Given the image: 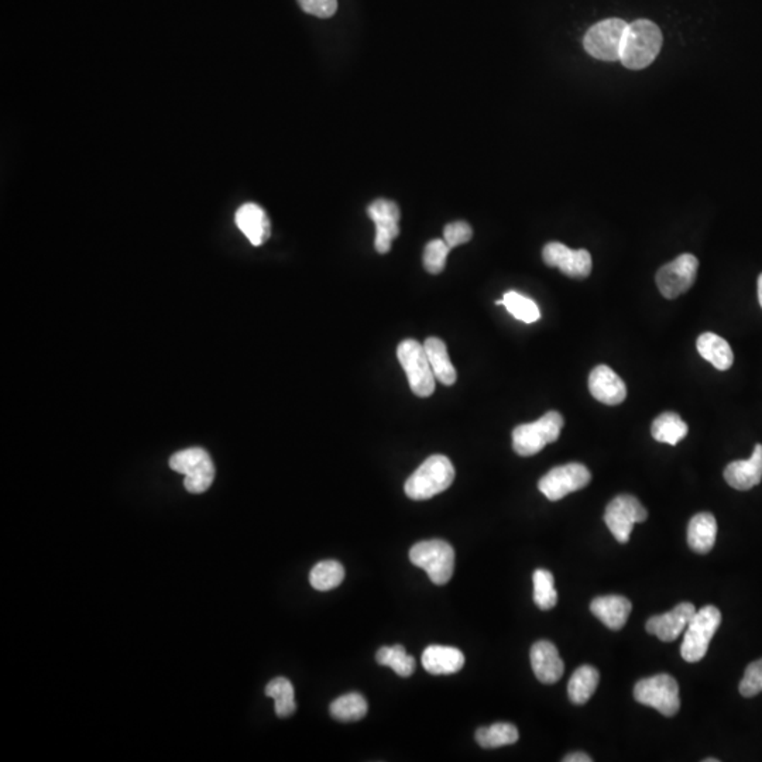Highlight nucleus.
Listing matches in <instances>:
<instances>
[{
  "label": "nucleus",
  "mask_w": 762,
  "mask_h": 762,
  "mask_svg": "<svg viewBox=\"0 0 762 762\" xmlns=\"http://www.w3.org/2000/svg\"><path fill=\"white\" fill-rule=\"evenodd\" d=\"M591 470L582 463H567L557 466L543 476L538 483V489L551 501L564 499L570 493L584 489L591 483Z\"/></svg>",
  "instance_id": "obj_11"
},
{
  "label": "nucleus",
  "mask_w": 762,
  "mask_h": 762,
  "mask_svg": "<svg viewBox=\"0 0 762 762\" xmlns=\"http://www.w3.org/2000/svg\"><path fill=\"white\" fill-rule=\"evenodd\" d=\"M627 28L628 24L621 19H608L594 24L584 36V48L597 60L617 62Z\"/></svg>",
  "instance_id": "obj_9"
},
{
  "label": "nucleus",
  "mask_w": 762,
  "mask_h": 762,
  "mask_svg": "<svg viewBox=\"0 0 762 762\" xmlns=\"http://www.w3.org/2000/svg\"><path fill=\"white\" fill-rule=\"evenodd\" d=\"M758 301L759 305H761L762 308V273L761 276L758 277Z\"/></svg>",
  "instance_id": "obj_39"
},
{
  "label": "nucleus",
  "mask_w": 762,
  "mask_h": 762,
  "mask_svg": "<svg viewBox=\"0 0 762 762\" xmlns=\"http://www.w3.org/2000/svg\"><path fill=\"white\" fill-rule=\"evenodd\" d=\"M565 762H592L593 759L591 757L584 754V752H575V754H569V756L565 757Z\"/></svg>",
  "instance_id": "obj_38"
},
{
  "label": "nucleus",
  "mask_w": 762,
  "mask_h": 762,
  "mask_svg": "<svg viewBox=\"0 0 762 762\" xmlns=\"http://www.w3.org/2000/svg\"><path fill=\"white\" fill-rule=\"evenodd\" d=\"M369 706L365 696L360 693H348L332 701L329 712L339 722H358L368 715Z\"/></svg>",
  "instance_id": "obj_28"
},
{
  "label": "nucleus",
  "mask_w": 762,
  "mask_h": 762,
  "mask_svg": "<svg viewBox=\"0 0 762 762\" xmlns=\"http://www.w3.org/2000/svg\"><path fill=\"white\" fill-rule=\"evenodd\" d=\"M424 348H426L429 365H431L436 380L441 381L445 385H455L458 376H456L452 361L449 359L448 349H446L443 341H441L439 337H428L424 344Z\"/></svg>",
  "instance_id": "obj_24"
},
{
  "label": "nucleus",
  "mask_w": 762,
  "mask_h": 762,
  "mask_svg": "<svg viewBox=\"0 0 762 762\" xmlns=\"http://www.w3.org/2000/svg\"><path fill=\"white\" fill-rule=\"evenodd\" d=\"M543 259L550 267H558L570 278H586L592 273V256L587 250H572L559 242L543 247Z\"/></svg>",
  "instance_id": "obj_13"
},
{
  "label": "nucleus",
  "mask_w": 762,
  "mask_h": 762,
  "mask_svg": "<svg viewBox=\"0 0 762 762\" xmlns=\"http://www.w3.org/2000/svg\"><path fill=\"white\" fill-rule=\"evenodd\" d=\"M600 681L599 671L591 665H582L572 675L567 683V695L575 705H584L591 700Z\"/></svg>",
  "instance_id": "obj_25"
},
{
  "label": "nucleus",
  "mask_w": 762,
  "mask_h": 762,
  "mask_svg": "<svg viewBox=\"0 0 762 762\" xmlns=\"http://www.w3.org/2000/svg\"><path fill=\"white\" fill-rule=\"evenodd\" d=\"M564 417L558 411H550L538 421L523 424L514 428L513 448L519 456H534L545 446L557 443L564 428Z\"/></svg>",
  "instance_id": "obj_3"
},
{
  "label": "nucleus",
  "mask_w": 762,
  "mask_h": 762,
  "mask_svg": "<svg viewBox=\"0 0 762 762\" xmlns=\"http://www.w3.org/2000/svg\"><path fill=\"white\" fill-rule=\"evenodd\" d=\"M589 390L597 402L606 405H617L627 397V387L620 376L609 366H597L589 376Z\"/></svg>",
  "instance_id": "obj_17"
},
{
  "label": "nucleus",
  "mask_w": 762,
  "mask_h": 762,
  "mask_svg": "<svg viewBox=\"0 0 762 762\" xmlns=\"http://www.w3.org/2000/svg\"><path fill=\"white\" fill-rule=\"evenodd\" d=\"M410 560L428 574L432 584L443 586L455 570V551L443 540L421 541L410 550Z\"/></svg>",
  "instance_id": "obj_4"
},
{
  "label": "nucleus",
  "mask_w": 762,
  "mask_h": 762,
  "mask_svg": "<svg viewBox=\"0 0 762 762\" xmlns=\"http://www.w3.org/2000/svg\"><path fill=\"white\" fill-rule=\"evenodd\" d=\"M235 220L237 228L244 232V236L253 246H261L270 237V219L263 208L256 203H244L240 206Z\"/></svg>",
  "instance_id": "obj_19"
},
{
  "label": "nucleus",
  "mask_w": 762,
  "mask_h": 762,
  "mask_svg": "<svg viewBox=\"0 0 762 762\" xmlns=\"http://www.w3.org/2000/svg\"><path fill=\"white\" fill-rule=\"evenodd\" d=\"M696 613V608L692 603H681L669 613L654 616L647 621L648 633L664 641L672 642L686 630L689 621Z\"/></svg>",
  "instance_id": "obj_15"
},
{
  "label": "nucleus",
  "mask_w": 762,
  "mask_h": 762,
  "mask_svg": "<svg viewBox=\"0 0 762 762\" xmlns=\"http://www.w3.org/2000/svg\"><path fill=\"white\" fill-rule=\"evenodd\" d=\"M368 215L376 225L375 247L378 253L385 254L392 249L393 240L400 235V210L397 203L388 199H376L368 208Z\"/></svg>",
  "instance_id": "obj_14"
},
{
  "label": "nucleus",
  "mask_w": 762,
  "mask_h": 762,
  "mask_svg": "<svg viewBox=\"0 0 762 762\" xmlns=\"http://www.w3.org/2000/svg\"><path fill=\"white\" fill-rule=\"evenodd\" d=\"M301 9L312 16L327 19L337 11V0H298Z\"/></svg>",
  "instance_id": "obj_37"
},
{
  "label": "nucleus",
  "mask_w": 762,
  "mask_h": 762,
  "mask_svg": "<svg viewBox=\"0 0 762 762\" xmlns=\"http://www.w3.org/2000/svg\"><path fill=\"white\" fill-rule=\"evenodd\" d=\"M455 479V468L446 456L434 455L405 482V494L411 500H429L445 492Z\"/></svg>",
  "instance_id": "obj_2"
},
{
  "label": "nucleus",
  "mask_w": 762,
  "mask_h": 762,
  "mask_svg": "<svg viewBox=\"0 0 762 762\" xmlns=\"http://www.w3.org/2000/svg\"><path fill=\"white\" fill-rule=\"evenodd\" d=\"M720 625L722 613L715 606H705L700 610H696L685 630L681 647L682 658L689 664L701 661Z\"/></svg>",
  "instance_id": "obj_5"
},
{
  "label": "nucleus",
  "mask_w": 762,
  "mask_h": 762,
  "mask_svg": "<svg viewBox=\"0 0 762 762\" xmlns=\"http://www.w3.org/2000/svg\"><path fill=\"white\" fill-rule=\"evenodd\" d=\"M534 601L541 610H551L558 603L553 575L547 569H536L534 572Z\"/></svg>",
  "instance_id": "obj_33"
},
{
  "label": "nucleus",
  "mask_w": 762,
  "mask_h": 762,
  "mask_svg": "<svg viewBox=\"0 0 762 762\" xmlns=\"http://www.w3.org/2000/svg\"><path fill=\"white\" fill-rule=\"evenodd\" d=\"M496 304L504 305L509 314L526 324H534L536 320H540L541 311L538 305L531 298L524 297L517 291H509L504 294L503 300L497 301Z\"/></svg>",
  "instance_id": "obj_31"
},
{
  "label": "nucleus",
  "mask_w": 762,
  "mask_h": 762,
  "mask_svg": "<svg viewBox=\"0 0 762 762\" xmlns=\"http://www.w3.org/2000/svg\"><path fill=\"white\" fill-rule=\"evenodd\" d=\"M740 693L744 698H754L762 692V658L747 667L744 678L740 682Z\"/></svg>",
  "instance_id": "obj_35"
},
{
  "label": "nucleus",
  "mask_w": 762,
  "mask_h": 762,
  "mask_svg": "<svg viewBox=\"0 0 762 762\" xmlns=\"http://www.w3.org/2000/svg\"><path fill=\"white\" fill-rule=\"evenodd\" d=\"M266 695L274 699V708H276V715L278 717H290L297 710L294 686L287 678L280 676V678L273 679L267 685Z\"/></svg>",
  "instance_id": "obj_29"
},
{
  "label": "nucleus",
  "mask_w": 762,
  "mask_h": 762,
  "mask_svg": "<svg viewBox=\"0 0 762 762\" xmlns=\"http://www.w3.org/2000/svg\"><path fill=\"white\" fill-rule=\"evenodd\" d=\"M698 269L699 261L693 254H681L658 270L655 277L658 288L665 298L674 300L693 286Z\"/></svg>",
  "instance_id": "obj_12"
},
{
  "label": "nucleus",
  "mask_w": 762,
  "mask_h": 762,
  "mask_svg": "<svg viewBox=\"0 0 762 762\" xmlns=\"http://www.w3.org/2000/svg\"><path fill=\"white\" fill-rule=\"evenodd\" d=\"M648 513L644 506L631 494H620L609 503L604 523L620 543H628L635 524L644 523Z\"/></svg>",
  "instance_id": "obj_10"
},
{
  "label": "nucleus",
  "mask_w": 762,
  "mask_h": 762,
  "mask_svg": "<svg viewBox=\"0 0 762 762\" xmlns=\"http://www.w3.org/2000/svg\"><path fill=\"white\" fill-rule=\"evenodd\" d=\"M698 352L701 358L712 363L717 370H729L734 363V353L730 348L729 342L712 332L700 335L696 342Z\"/></svg>",
  "instance_id": "obj_23"
},
{
  "label": "nucleus",
  "mask_w": 762,
  "mask_h": 762,
  "mask_svg": "<svg viewBox=\"0 0 762 762\" xmlns=\"http://www.w3.org/2000/svg\"><path fill=\"white\" fill-rule=\"evenodd\" d=\"M397 358L415 395L426 398L435 392L436 378L429 365L424 344L414 339H405L398 344Z\"/></svg>",
  "instance_id": "obj_6"
},
{
  "label": "nucleus",
  "mask_w": 762,
  "mask_h": 762,
  "mask_svg": "<svg viewBox=\"0 0 762 762\" xmlns=\"http://www.w3.org/2000/svg\"><path fill=\"white\" fill-rule=\"evenodd\" d=\"M473 236V230L470 225L466 222H453L446 225L443 229V240L451 249L460 246V244H468Z\"/></svg>",
  "instance_id": "obj_36"
},
{
  "label": "nucleus",
  "mask_w": 762,
  "mask_h": 762,
  "mask_svg": "<svg viewBox=\"0 0 762 762\" xmlns=\"http://www.w3.org/2000/svg\"><path fill=\"white\" fill-rule=\"evenodd\" d=\"M717 536V521L710 513H699L691 519L688 526V543L696 553H708L713 550Z\"/></svg>",
  "instance_id": "obj_22"
},
{
  "label": "nucleus",
  "mask_w": 762,
  "mask_h": 762,
  "mask_svg": "<svg viewBox=\"0 0 762 762\" xmlns=\"http://www.w3.org/2000/svg\"><path fill=\"white\" fill-rule=\"evenodd\" d=\"M634 698L641 705L650 706L667 717L676 715L681 708L678 682L671 675H655L638 682Z\"/></svg>",
  "instance_id": "obj_8"
},
{
  "label": "nucleus",
  "mask_w": 762,
  "mask_h": 762,
  "mask_svg": "<svg viewBox=\"0 0 762 762\" xmlns=\"http://www.w3.org/2000/svg\"><path fill=\"white\" fill-rule=\"evenodd\" d=\"M451 247L445 240H431L424 252V267L431 274L443 273Z\"/></svg>",
  "instance_id": "obj_34"
},
{
  "label": "nucleus",
  "mask_w": 762,
  "mask_h": 762,
  "mask_svg": "<svg viewBox=\"0 0 762 762\" xmlns=\"http://www.w3.org/2000/svg\"><path fill=\"white\" fill-rule=\"evenodd\" d=\"M661 47V29L647 19L635 21L625 31L620 62L630 70H642L654 62Z\"/></svg>",
  "instance_id": "obj_1"
},
{
  "label": "nucleus",
  "mask_w": 762,
  "mask_h": 762,
  "mask_svg": "<svg viewBox=\"0 0 762 762\" xmlns=\"http://www.w3.org/2000/svg\"><path fill=\"white\" fill-rule=\"evenodd\" d=\"M170 468L186 476L184 486L193 494H201L212 486L215 466L210 453L203 448H189L170 458Z\"/></svg>",
  "instance_id": "obj_7"
},
{
  "label": "nucleus",
  "mask_w": 762,
  "mask_h": 762,
  "mask_svg": "<svg viewBox=\"0 0 762 762\" xmlns=\"http://www.w3.org/2000/svg\"><path fill=\"white\" fill-rule=\"evenodd\" d=\"M725 482L733 489L746 490L758 486L762 480V445L757 443L751 458L747 460H735L725 469Z\"/></svg>",
  "instance_id": "obj_18"
},
{
  "label": "nucleus",
  "mask_w": 762,
  "mask_h": 762,
  "mask_svg": "<svg viewBox=\"0 0 762 762\" xmlns=\"http://www.w3.org/2000/svg\"><path fill=\"white\" fill-rule=\"evenodd\" d=\"M631 610H633V604L627 597L616 596V594L596 597L591 603V611L594 617L599 618L606 627L613 631L625 627Z\"/></svg>",
  "instance_id": "obj_20"
},
{
  "label": "nucleus",
  "mask_w": 762,
  "mask_h": 762,
  "mask_svg": "<svg viewBox=\"0 0 762 762\" xmlns=\"http://www.w3.org/2000/svg\"><path fill=\"white\" fill-rule=\"evenodd\" d=\"M378 664L390 667L395 674L402 678H409L415 671V659L407 654L402 645L383 647L376 654Z\"/></svg>",
  "instance_id": "obj_32"
},
{
  "label": "nucleus",
  "mask_w": 762,
  "mask_h": 762,
  "mask_svg": "<svg viewBox=\"0 0 762 762\" xmlns=\"http://www.w3.org/2000/svg\"><path fill=\"white\" fill-rule=\"evenodd\" d=\"M344 569L337 560H322L311 570L310 584L315 591H332L344 582Z\"/></svg>",
  "instance_id": "obj_30"
},
{
  "label": "nucleus",
  "mask_w": 762,
  "mask_h": 762,
  "mask_svg": "<svg viewBox=\"0 0 762 762\" xmlns=\"http://www.w3.org/2000/svg\"><path fill=\"white\" fill-rule=\"evenodd\" d=\"M531 667L536 679L545 685L557 683L565 672L558 648L550 641H538L531 648Z\"/></svg>",
  "instance_id": "obj_16"
},
{
  "label": "nucleus",
  "mask_w": 762,
  "mask_h": 762,
  "mask_svg": "<svg viewBox=\"0 0 762 762\" xmlns=\"http://www.w3.org/2000/svg\"><path fill=\"white\" fill-rule=\"evenodd\" d=\"M422 665L431 675H452L465 665V655L458 648L429 645L422 654Z\"/></svg>",
  "instance_id": "obj_21"
},
{
  "label": "nucleus",
  "mask_w": 762,
  "mask_h": 762,
  "mask_svg": "<svg viewBox=\"0 0 762 762\" xmlns=\"http://www.w3.org/2000/svg\"><path fill=\"white\" fill-rule=\"evenodd\" d=\"M689 428L675 412H664L652 422L651 434L655 441L675 446L688 435Z\"/></svg>",
  "instance_id": "obj_26"
},
{
  "label": "nucleus",
  "mask_w": 762,
  "mask_h": 762,
  "mask_svg": "<svg viewBox=\"0 0 762 762\" xmlns=\"http://www.w3.org/2000/svg\"><path fill=\"white\" fill-rule=\"evenodd\" d=\"M717 761H718V759H715V758L705 759V762H717Z\"/></svg>",
  "instance_id": "obj_40"
},
{
  "label": "nucleus",
  "mask_w": 762,
  "mask_h": 762,
  "mask_svg": "<svg viewBox=\"0 0 762 762\" xmlns=\"http://www.w3.org/2000/svg\"><path fill=\"white\" fill-rule=\"evenodd\" d=\"M518 730L511 723H496L476 732V741L483 749H499L518 741Z\"/></svg>",
  "instance_id": "obj_27"
}]
</instances>
